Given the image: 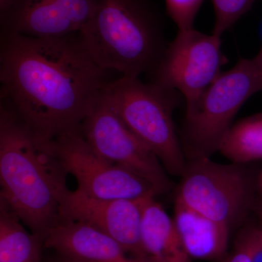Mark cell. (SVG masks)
<instances>
[{
	"instance_id": "obj_8",
	"label": "cell",
	"mask_w": 262,
	"mask_h": 262,
	"mask_svg": "<svg viewBox=\"0 0 262 262\" xmlns=\"http://www.w3.org/2000/svg\"><path fill=\"white\" fill-rule=\"evenodd\" d=\"M80 130L98 155L139 174L151 183L160 194L171 189L168 173L158 157L124 124L103 90L90 107Z\"/></svg>"
},
{
	"instance_id": "obj_20",
	"label": "cell",
	"mask_w": 262,
	"mask_h": 262,
	"mask_svg": "<svg viewBox=\"0 0 262 262\" xmlns=\"http://www.w3.org/2000/svg\"><path fill=\"white\" fill-rule=\"evenodd\" d=\"M225 262H251L248 256L241 251H234L226 258Z\"/></svg>"
},
{
	"instance_id": "obj_19",
	"label": "cell",
	"mask_w": 262,
	"mask_h": 262,
	"mask_svg": "<svg viewBox=\"0 0 262 262\" xmlns=\"http://www.w3.org/2000/svg\"><path fill=\"white\" fill-rule=\"evenodd\" d=\"M234 248L246 253L251 262H262V229L258 225H248L241 228Z\"/></svg>"
},
{
	"instance_id": "obj_11",
	"label": "cell",
	"mask_w": 262,
	"mask_h": 262,
	"mask_svg": "<svg viewBox=\"0 0 262 262\" xmlns=\"http://www.w3.org/2000/svg\"><path fill=\"white\" fill-rule=\"evenodd\" d=\"M98 0H8L1 10V33L59 37L79 33Z\"/></svg>"
},
{
	"instance_id": "obj_2",
	"label": "cell",
	"mask_w": 262,
	"mask_h": 262,
	"mask_svg": "<svg viewBox=\"0 0 262 262\" xmlns=\"http://www.w3.org/2000/svg\"><path fill=\"white\" fill-rule=\"evenodd\" d=\"M66 175L47 142L0 101V200L31 232L44 238L59 222Z\"/></svg>"
},
{
	"instance_id": "obj_18",
	"label": "cell",
	"mask_w": 262,
	"mask_h": 262,
	"mask_svg": "<svg viewBox=\"0 0 262 262\" xmlns=\"http://www.w3.org/2000/svg\"><path fill=\"white\" fill-rule=\"evenodd\" d=\"M204 0H165L168 16L179 30L194 29L196 15Z\"/></svg>"
},
{
	"instance_id": "obj_14",
	"label": "cell",
	"mask_w": 262,
	"mask_h": 262,
	"mask_svg": "<svg viewBox=\"0 0 262 262\" xmlns=\"http://www.w3.org/2000/svg\"><path fill=\"white\" fill-rule=\"evenodd\" d=\"M155 198H148L141 220V246L146 257L152 262H192L173 218Z\"/></svg>"
},
{
	"instance_id": "obj_23",
	"label": "cell",
	"mask_w": 262,
	"mask_h": 262,
	"mask_svg": "<svg viewBox=\"0 0 262 262\" xmlns=\"http://www.w3.org/2000/svg\"><path fill=\"white\" fill-rule=\"evenodd\" d=\"M255 61H256V64L258 66V70H259L260 74H261L262 78V46L260 51L258 52L257 56L255 57Z\"/></svg>"
},
{
	"instance_id": "obj_3",
	"label": "cell",
	"mask_w": 262,
	"mask_h": 262,
	"mask_svg": "<svg viewBox=\"0 0 262 262\" xmlns=\"http://www.w3.org/2000/svg\"><path fill=\"white\" fill-rule=\"evenodd\" d=\"M79 34L100 67L123 77L151 75L168 45L153 0H98Z\"/></svg>"
},
{
	"instance_id": "obj_21",
	"label": "cell",
	"mask_w": 262,
	"mask_h": 262,
	"mask_svg": "<svg viewBox=\"0 0 262 262\" xmlns=\"http://www.w3.org/2000/svg\"><path fill=\"white\" fill-rule=\"evenodd\" d=\"M256 193H257V202L262 203V169L258 173L256 179Z\"/></svg>"
},
{
	"instance_id": "obj_9",
	"label": "cell",
	"mask_w": 262,
	"mask_h": 262,
	"mask_svg": "<svg viewBox=\"0 0 262 262\" xmlns=\"http://www.w3.org/2000/svg\"><path fill=\"white\" fill-rule=\"evenodd\" d=\"M224 63L220 37L194 28L179 30L150 75L151 82L178 91L189 106L220 77Z\"/></svg>"
},
{
	"instance_id": "obj_26",
	"label": "cell",
	"mask_w": 262,
	"mask_h": 262,
	"mask_svg": "<svg viewBox=\"0 0 262 262\" xmlns=\"http://www.w3.org/2000/svg\"><path fill=\"white\" fill-rule=\"evenodd\" d=\"M141 262H152L148 258H141Z\"/></svg>"
},
{
	"instance_id": "obj_15",
	"label": "cell",
	"mask_w": 262,
	"mask_h": 262,
	"mask_svg": "<svg viewBox=\"0 0 262 262\" xmlns=\"http://www.w3.org/2000/svg\"><path fill=\"white\" fill-rule=\"evenodd\" d=\"M18 215L0 200V262H42L44 237L29 232Z\"/></svg>"
},
{
	"instance_id": "obj_10",
	"label": "cell",
	"mask_w": 262,
	"mask_h": 262,
	"mask_svg": "<svg viewBox=\"0 0 262 262\" xmlns=\"http://www.w3.org/2000/svg\"><path fill=\"white\" fill-rule=\"evenodd\" d=\"M147 198L102 200L66 187L59 198V222H80L115 239L132 258H146L141 241L143 211Z\"/></svg>"
},
{
	"instance_id": "obj_6",
	"label": "cell",
	"mask_w": 262,
	"mask_h": 262,
	"mask_svg": "<svg viewBox=\"0 0 262 262\" xmlns=\"http://www.w3.org/2000/svg\"><path fill=\"white\" fill-rule=\"evenodd\" d=\"M246 164L187 161L175 201L229 228L242 225L257 200V176Z\"/></svg>"
},
{
	"instance_id": "obj_7",
	"label": "cell",
	"mask_w": 262,
	"mask_h": 262,
	"mask_svg": "<svg viewBox=\"0 0 262 262\" xmlns=\"http://www.w3.org/2000/svg\"><path fill=\"white\" fill-rule=\"evenodd\" d=\"M48 149L66 173L77 181V190L102 200H136L159 192L146 179L98 155L80 127L47 142Z\"/></svg>"
},
{
	"instance_id": "obj_25",
	"label": "cell",
	"mask_w": 262,
	"mask_h": 262,
	"mask_svg": "<svg viewBox=\"0 0 262 262\" xmlns=\"http://www.w3.org/2000/svg\"><path fill=\"white\" fill-rule=\"evenodd\" d=\"M7 2H8V0H0V7L3 6Z\"/></svg>"
},
{
	"instance_id": "obj_17",
	"label": "cell",
	"mask_w": 262,
	"mask_h": 262,
	"mask_svg": "<svg viewBox=\"0 0 262 262\" xmlns=\"http://www.w3.org/2000/svg\"><path fill=\"white\" fill-rule=\"evenodd\" d=\"M256 0H212L215 13L213 34L218 37L248 13Z\"/></svg>"
},
{
	"instance_id": "obj_22",
	"label": "cell",
	"mask_w": 262,
	"mask_h": 262,
	"mask_svg": "<svg viewBox=\"0 0 262 262\" xmlns=\"http://www.w3.org/2000/svg\"><path fill=\"white\" fill-rule=\"evenodd\" d=\"M253 211H256V214L258 217V224L260 228L262 229V203H258L256 201V205L254 206V209Z\"/></svg>"
},
{
	"instance_id": "obj_4",
	"label": "cell",
	"mask_w": 262,
	"mask_h": 262,
	"mask_svg": "<svg viewBox=\"0 0 262 262\" xmlns=\"http://www.w3.org/2000/svg\"><path fill=\"white\" fill-rule=\"evenodd\" d=\"M103 94L129 130L160 160L169 175L181 177L187 160L173 121L182 94L139 77L110 81ZM183 97V96H182Z\"/></svg>"
},
{
	"instance_id": "obj_24",
	"label": "cell",
	"mask_w": 262,
	"mask_h": 262,
	"mask_svg": "<svg viewBox=\"0 0 262 262\" xmlns=\"http://www.w3.org/2000/svg\"><path fill=\"white\" fill-rule=\"evenodd\" d=\"M58 262H84V261H78V260L71 259V258L62 257V256H61V259L60 260V261Z\"/></svg>"
},
{
	"instance_id": "obj_13",
	"label": "cell",
	"mask_w": 262,
	"mask_h": 262,
	"mask_svg": "<svg viewBox=\"0 0 262 262\" xmlns=\"http://www.w3.org/2000/svg\"><path fill=\"white\" fill-rule=\"evenodd\" d=\"M174 225L192 259L222 261L228 248L230 228L180 202L174 203Z\"/></svg>"
},
{
	"instance_id": "obj_1",
	"label": "cell",
	"mask_w": 262,
	"mask_h": 262,
	"mask_svg": "<svg viewBox=\"0 0 262 262\" xmlns=\"http://www.w3.org/2000/svg\"><path fill=\"white\" fill-rule=\"evenodd\" d=\"M79 33L34 37L1 33V97L39 140L49 142L80 127L110 82Z\"/></svg>"
},
{
	"instance_id": "obj_12",
	"label": "cell",
	"mask_w": 262,
	"mask_h": 262,
	"mask_svg": "<svg viewBox=\"0 0 262 262\" xmlns=\"http://www.w3.org/2000/svg\"><path fill=\"white\" fill-rule=\"evenodd\" d=\"M44 248L81 261L141 262V258L129 256L108 234L83 222H58L45 237Z\"/></svg>"
},
{
	"instance_id": "obj_27",
	"label": "cell",
	"mask_w": 262,
	"mask_h": 262,
	"mask_svg": "<svg viewBox=\"0 0 262 262\" xmlns=\"http://www.w3.org/2000/svg\"><path fill=\"white\" fill-rule=\"evenodd\" d=\"M261 36H262V24H261Z\"/></svg>"
},
{
	"instance_id": "obj_5",
	"label": "cell",
	"mask_w": 262,
	"mask_h": 262,
	"mask_svg": "<svg viewBox=\"0 0 262 262\" xmlns=\"http://www.w3.org/2000/svg\"><path fill=\"white\" fill-rule=\"evenodd\" d=\"M261 91V76L254 58H239L186 106L179 137L187 161L211 158L218 151L239 110Z\"/></svg>"
},
{
	"instance_id": "obj_16",
	"label": "cell",
	"mask_w": 262,
	"mask_h": 262,
	"mask_svg": "<svg viewBox=\"0 0 262 262\" xmlns=\"http://www.w3.org/2000/svg\"><path fill=\"white\" fill-rule=\"evenodd\" d=\"M218 151L234 163L262 160V112L233 124L224 136Z\"/></svg>"
}]
</instances>
